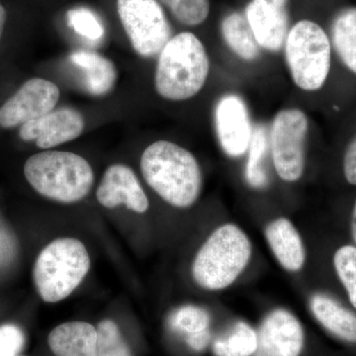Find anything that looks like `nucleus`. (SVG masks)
Returning a JSON list of instances; mask_svg holds the SVG:
<instances>
[{
    "label": "nucleus",
    "mask_w": 356,
    "mask_h": 356,
    "mask_svg": "<svg viewBox=\"0 0 356 356\" xmlns=\"http://www.w3.org/2000/svg\"><path fill=\"white\" fill-rule=\"evenodd\" d=\"M24 175L42 196L63 203L86 197L95 181L88 161L69 152L47 151L30 156L24 165Z\"/></svg>",
    "instance_id": "nucleus-3"
},
{
    "label": "nucleus",
    "mask_w": 356,
    "mask_h": 356,
    "mask_svg": "<svg viewBox=\"0 0 356 356\" xmlns=\"http://www.w3.org/2000/svg\"><path fill=\"white\" fill-rule=\"evenodd\" d=\"M303 346V327L298 318L290 312L277 309L262 322L254 356H299Z\"/></svg>",
    "instance_id": "nucleus-11"
},
{
    "label": "nucleus",
    "mask_w": 356,
    "mask_h": 356,
    "mask_svg": "<svg viewBox=\"0 0 356 356\" xmlns=\"http://www.w3.org/2000/svg\"><path fill=\"white\" fill-rule=\"evenodd\" d=\"M60 89L44 79H29L0 107V127L13 129L53 111Z\"/></svg>",
    "instance_id": "nucleus-9"
},
{
    "label": "nucleus",
    "mask_w": 356,
    "mask_h": 356,
    "mask_svg": "<svg viewBox=\"0 0 356 356\" xmlns=\"http://www.w3.org/2000/svg\"><path fill=\"white\" fill-rule=\"evenodd\" d=\"M57 356H97V330L86 322H70L55 327L48 337Z\"/></svg>",
    "instance_id": "nucleus-16"
},
{
    "label": "nucleus",
    "mask_w": 356,
    "mask_h": 356,
    "mask_svg": "<svg viewBox=\"0 0 356 356\" xmlns=\"http://www.w3.org/2000/svg\"><path fill=\"white\" fill-rule=\"evenodd\" d=\"M98 202L103 207L113 209L125 205L128 209L145 213L149 200L135 173L127 165H113L105 172L96 192Z\"/></svg>",
    "instance_id": "nucleus-14"
},
{
    "label": "nucleus",
    "mask_w": 356,
    "mask_h": 356,
    "mask_svg": "<svg viewBox=\"0 0 356 356\" xmlns=\"http://www.w3.org/2000/svg\"><path fill=\"white\" fill-rule=\"evenodd\" d=\"M287 0H252L245 8L257 44L264 50L280 51L288 34Z\"/></svg>",
    "instance_id": "nucleus-13"
},
{
    "label": "nucleus",
    "mask_w": 356,
    "mask_h": 356,
    "mask_svg": "<svg viewBox=\"0 0 356 356\" xmlns=\"http://www.w3.org/2000/svg\"><path fill=\"white\" fill-rule=\"evenodd\" d=\"M343 173L348 184L356 185V135L346 147L344 153Z\"/></svg>",
    "instance_id": "nucleus-29"
},
{
    "label": "nucleus",
    "mask_w": 356,
    "mask_h": 356,
    "mask_svg": "<svg viewBox=\"0 0 356 356\" xmlns=\"http://www.w3.org/2000/svg\"><path fill=\"white\" fill-rule=\"evenodd\" d=\"M24 344L19 327L6 325L0 327V356H16Z\"/></svg>",
    "instance_id": "nucleus-28"
},
{
    "label": "nucleus",
    "mask_w": 356,
    "mask_h": 356,
    "mask_svg": "<svg viewBox=\"0 0 356 356\" xmlns=\"http://www.w3.org/2000/svg\"><path fill=\"white\" fill-rule=\"evenodd\" d=\"M214 121L218 140L227 156L238 158L247 153L254 128L247 104L240 96L227 95L220 98Z\"/></svg>",
    "instance_id": "nucleus-10"
},
{
    "label": "nucleus",
    "mask_w": 356,
    "mask_h": 356,
    "mask_svg": "<svg viewBox=\"0 0 356 356\" xmlns=\"http://www.w3.org/2000/svg\"><path fill=\"white\" fill-rule=\"evenodd\" d=\"M257 348V334L243 322L235 325L231 334L215 341L213 350L216 356H252Z\"/></svg>",
    "instance_id": "nucleus-21"
},
{
    "label": "nucleus",
    "mask_w": 356,
    "mask_h": 356,
    "mask_svg": "<svg viewBox=\"0 0 356 356\" xmlns=\"http://www.w3.org/2000/svg\"><path fill=\"white\" fill-rule=\"evenodd\" d=\"M222 38L229 49L243 60L252 62L259 56V44H257L252 27L245 17L240 13L227 15L222 21Z\"/></svg>",
    "instance_id": "nucleus-20"
},
{
    "label": "nucleus",
    "mask_w": 356,
    "mask_h": 356,
    "mask_svg": "<svg viewBox=\"0 0 356 356\" xmlns=\"http://www.w3.org/2000/svg\"><path fill=\"white\" fill-rule=\"evenodd\" d=\"M165 4L175 19L186 26L202 24L210 13L209 0H159Z\"/></svg>",
    "instance_id": "nucleus-23"
},
{
    "label": "nucleus",
    "mask_w": 356,
    "mask_h": 356,
    "mask_svg": "<svg viewBox=\"0 0 356 356\" xmlns=\"http://www.w3.org/2000/svg\"><path fill=\"white\" fill-rule=\"evenodd\" d=\"M210 337L209 330H205V331L196 332V334L187 337V343L189 344L192 350L201 351L209 343Z\"/></svg>",
    "instance_id": "nucleus-30"
},
{
    "label": "nucleus",
    "mask_w": 356,
    "mask_h": 356,
    "mask_svg": "<svg viewBox=\"0 0 356 356\" xmlns=\"http://www.w3.org/2000/svg\"><path fill=\"white\" fill-rule=\"evenodd\" d=\"M6 23V10L3 6L0 3V39H1L2 34H3L4 26Z\"/></svg>",
    "instance_id": "nucleus-31"
},
{
    "label": "nucleus",
    "mask_w": 356,
    "mask_h": 356,
    "mask_svg": "<svg viewBox=\"0 0 356 356\" xmlns=\"http://www.w3.org/2000/svg\"><path fill=\"white\" fill-rule=\"evenodd\" d=\"M334 267L339 280L346 287L350 303L356 309V248L344 245L334 257Z\"/></svg>",
    "instance_id": "nucleus-26"
},
{
    "label": "nucleus",
    "mask_w": 356,
    "mask_h": 356,
    "mask_svg": "<svg viewBox=\"0 0 356 356\" xmlns=\"http://www.w3.org/2000/svg\"><path fill=\"white\" fill-rule=\"evenodd\" d=\"M284 44L294 83L310 92L324 88L331 74L334 51L327 32L314 21L301 20L288 32Z\"/></svg>",
    "instance_id": "nucleus-6"
},
{
    "label": "nucleus",
    "mask_w": 356,
    "mask_h": 356,
    "mask_svg": "<svg viewBox=\"0 0 356 356\" xmlns=\"http://www.w3.org/2000/svg\"><path fill=\"white\" fill-rule=\"evenodd\" d=\"M117 10L140 57H156L172 39L170 23L156 0H117Z\"/></svg>",
    "instance_id": "nucleus-7"
},
{
    "label": "nucleus",
    "mask_w": 356,
    "mask_h": 356,
    "mask_svg": "<svg viewBox=\"0 0 356 356\" xmlns=\"http://www.w3.org/2000/svg\"><path fill=\"white\" fill-rule=\"evenodd\" d=\"M267 134L261 125L255 126L252 140L248 149V161L245 165V178L248 184L254 188H262L267 184V177L264 168V159L267 149Z\"/></svg>",
    "instance_id": "nucleus-22"
},
{
    "label": "nucleus",
    "mask_w": 356,
    "mask_h": 356,
    "mask_svg": "<svg viewBox=\"0 0 356 356\" xmlns=\"http://www.w3.org/2000/svg\"><path fill=\"white\" fill-rule=\"evenodd\" d=\"M330 40L341 64L356 76V7H346L336 14Z\"/></svg>",
    "instance_id": "nucleus-19"
},
{
    "label": "nucleus",
    "mask_w": 356,
    "mask_h": 356,
    "mask_svg": "<svg viewBox=\"0 0 356 356\" xmlns=\"http://www.w3.org/2000/svg\"><path fill=\"white\" fill-rule=\"evenodd\" d=\"M90 268L88 250L76 238H58L40 252L34 266V281L41 298L57 303L69 297Z\"/></svg>",
    "instance_id": "nucleus-5"
},
{
    "label": "nucleus",
    "mask_w": 356,
    "mask_h": 356,
    "mask_svg": "<svg viewBox=\"0 0 356 356\" xmlns=\"http://www.w3.org/2000/svg\"><path fill=\"white\" fill-rule=\"evenodd\" d=\"M84 127L86 122L79 111L60 108L21 126L19 137L25 142L35 140L40 149H51L77 139Z\"/></svg>",
    "instance_id": "nucleus-12"
},
{
    "label": "nucleus",
    "mask_w": 356,
    "mask_h": 356,
    "mask_svg": "<svg viewBox=\"0 0 356 356\" xmlns=\"http://www.w3.org/2000/svg\"><path fill=\"white\" fill-rule=\"evenodd\" d=\"M351 232H353V240L356 243V201L353 211V218H351Z\"/></svg>",
    "instance_id": "nucleus-32"
},
{
    "label": "nucleus",
    "mask_w": 356,
    "mask_h": 356,
    "mask_svg": "<svg viewBox=\"0 0 356 356\" xmlns=\"http://www.w3.org/2000/svg\"><path fill=\"white\" fill-rule=\"evenodd\" d=\"M72 65L81 70L84 86L90 95H107L117 81V70L113 63L99 54L79 51L70 57Z\"/></svg>",
    "instance_id": "nucleus-17"
},
{
    "label": "nucleus",
    "mask_w": 356,
    "mask_h": 356,
    "mask_svg": "<svg viewBox=\"0 0 356 356\" xmlns=\"http://www.w3.org/2000/svg\"><path fill=\"white\" fill-rule=\"evenodd\" d=\"M269 247L276 259L288 271H299L305 264L306 254L298 231L286 218L274 220L266 229Z\"/></svg>",
    "instance_id": "nucleus-15"
},
{
    "label": "nucleus",
    "mask_w": 356,
    "mask_h": 356,
    "mask_svg": "<svg viewBox=\"0 0 356 356\" xmlns=\"http://www.w3.org/2000/svg\"><path fill=\"white\" fill-rule=\"evenodd\" d=\"M97 356H132L118 325L113 321H102L98 325Z\"/></svg>",
    "instance_id": "nucleus-25"
},
{
    "label": "nucleus",
    "mask_w": 356,
    "mask_h": 356,
    "mask_svg": "<svg viewBox=\"0 0 356 356\" xmlns=\"http://www.w3.org/2000/svg\"><path fill=\"white\" fill-rule=\"evenodd\" d=\"M314 316L327 331L344 341L356 343V316L325 295H314L311 299Z\"/></svg>",
    "instance_id": "nucleus-18"
},
{
    "label": "nucleus",
    "mask_w": 356,
    "mask_h": 356,
    "mask_svg": "<svg viewBox=\"0 0 356 356\" xmlns=\"http://www.w3.org/2000/svg\"><path fill=\"white\" fill-rule=\"evenodd\" d=\"M140 170L147 184L175 207H191L200 195L202 173L197 159L170 140H158L145 149Z\"/></svg>",
    "instance_id": "nucleus-1"
},
{
    "label": "nucleus",
    "mask_w": 356,
    "mask_h": 356,
    "mask_svg": "<svg viewBox=\"0 0 356 356\" xmlns=\"http://www.w3.org/2000/svg\"><path fill=\"white\" fill-rule=\"evenodd\" d=\"M252 243L242 229L233 224L218 228L199 250L192 266L194 280L208 290L229 287L245 270Z\"/></svg>",
    "instance_id": "nucleus-4"
},
{
    "label": "nucleus",
    "mask_w": 356,
    "mask_h": 356,
    "mask_svg": "<svg viewBox=\"0 0 356 356\" xmlns=\"http://www.w3.org/2000/svg\"><path fill=\"white\" fill-rule=\"evenodd\" d=\"M308 117L302 110H281L270 129V149L274 168L281 179L297 181L305 168Z\"/></svg>",
    "instance_id": "nucleus-8"
},
{
    "label": "nucleus",
    "mask_w": 356,
    "mask_h": 356,
    "mask_svg": "<svg viewBox=\"0 0 356 356\" xmlns=\"http://www.w3.org/2000/svg\"><path fill=\"white\" fill-rule=\"evenodd\" d=\"M170 324L177 332H184L187 337L208 330L210 325V315L205 309L200 307L187 305L180 307L173 312Z\"/></svg>",
    "instance_id": "nucleus-24"
},
{
    "label": "nucleus",
    "mask_w": 356,
    "mask_h": 356,
    "mask_svg": "<svg viewBox=\"0 0 356 356\" xmlns=\"http://www.w3.org/2000/svg\"><path fill=\"white\" fill-rule=\"evenodd\" d=\"M209 69L202 42L193 33H179L159 53L154 77L156 91L172 102L189 99L205 86Z\"/></svg>",
    "instance_id": "nucleus-2"
},
{
    "label": "nucleus",
    "mask_w": 356,
    "mask_h": 356,
    "mask_svg": "<svg viewBox=\"0 0 356 356\" xmlns=\"http://www.w3.org/2000/svg\"><path fill=\"white\" fill-rule=\"evenodd\" d=\"M69 25L79 35L90 40L97 41L104 36V27L92 11L84 7L74 8L67 13Z\"/></svg>",
    "instance_id": "nucleus-27"
}]
</instances>
